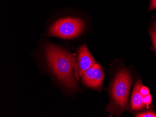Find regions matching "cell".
<instances>
[{"instance_id":"cell-1","label":"cell","mask_w":156,"mask_h":117,"mask_svg":"<svg viewBox=\"0 0 156 117\" xmlns=\"http://www.w3.org/2000/svg\"><path fill=\"white\" fill-rule=\"evenodd\" d=\"M48 69L57 80L69 91L78 89V64L73 55L64 49L48 44L44 49Z\"/></svg>"},{"instance_id":"cell-2","label":"cell","mask_w":156,"mask_h":117,"mask_svg":"<svg viewBox=\"0 0 156 117\" xmlns=\"http://www.w3.org/2000/svg\"><path fill=\"white\" fill-rule=\"evenodd\" d=\"M131 84V76L126 69H121L115 75L110 90V101L106 111L116 116L127 109L129 95Z\"/></svg>"},{"instance_id":"cell-3","label":"cell","mask_w":156,"mask_h":117,"mask_svg":"<svg viewBox=\"0 0 156 117\" xmlns=\"http://www.w3.org/2000/svg\"><path fill=\"white\" fill-rule=\"evenodd\" d=\"M84 26L83 21L78 18H62L52 24L48 30V35L63 39H72L83 32Z\"/></svg>"},{"instance_id":"cell-4","label":"cell","mask_w":156,"mask_h":117,"mask_svg":"<svg viewBox=\"0 0 156 117\" xmlns=\"http://www.w3.org/2000/svg\"><path fill=\"white\" fill-rule=\"evenodd\" d=\"M81 77L85 85L89 88L99 90L102 85L104 73L101 67L96 64L86 71Z\"/></svg>"},{"instance_id":"cell-5","label":"cell","mask_w":156,"mask_h":117,"mask_svg":"<svg viewBox=\"0 0 156 117\" xmlns=\"http://www.w3.org/2000/svg\"><path fill=\"white\" fill-rule=\"evenodd\" d=\"M77 62L79 73L80 77L82 76L86 71L97 64L86 45H82L78 50Z\"/></svg>"},{"instance_id":"cell-6","label":"cell","mask_w":156,"mask_h":117,"mask_svg":"<svg viewBox=\"0 0 156 117\" xmlns=\"http://www.w3.org/2000/svg\"><path fill=\"white\" fill-rule=\"evenodd\" d=\"M142 85V82L141 80L139 79L136 81L132 92L130 103L131 109L132 110H140L145 106V104L144 103L143 96L141 95L139 92V90Z\"/></svg>"},{"instance_id":"cell-7","label":"cell","mask_w":156,"mask_h":117,"mask_svg":"<svg viewBox=\"0 0 156 117\" xmlns=\"http://www.w3.org/2000/svg\"><path fill=\"white\" fill-rule=\"evenodd\" d=\"M137 117H156V113L154 112L147 111L136 115Z\"/></svg>"},{"instance_id":"cell-8","label":"cell","mask_w":156,"mask_h":117,"mask_svg":"<svg viewBox=\"0 0 156 117\" xmlns=\"http://www.w3.org/2000/svg\"><path fill=\"white\" fill-rule=\"evenodd\" d=\"M143 101L144 104L148 108L150 105L151 104V101H152V97L150 94H149L148 95L144 97Z\"/></svg>"},{"instance_id":"cell-9","label":"cell","mask_w":156,"mask_h":117,"mask_svg":"<svg viewBox=\"0 0 156 117\" xmlns=\"http://www.w3.org/2000/svg\"><path fill=\"white\" fill-rule=\"evenodd\" d=\"M139 92H140V94L143 96V97L150 94V90L149 88H147L146 86H143V85L140 87Z\"/></svg>"},{"instance_id":"cell-10","label":"cell","mask_w":156,"mask_h":117,"mask_svg":"<svg viewBox=\"0 0 156 117\" xmlns=\"http://www.w3.org/2000/svg\"><path fill=\"white\" fill-rule=\"evenodd\" d=\"M150 34L151 38L153 43V47L156 51V34L153 29H151L150 31Z\"/></svg>"},{"instance_id":"cell-11","label":"cell","mask_w":156,"mask_h":117,"mask_svg":"<svg viewBox=\"0 0 156 117\" xmlns=\"http://www.w3.org/2000/svg\"><path fill=\"white\" fill-rule=\"evenodd\" d=\"M155 9H156V0H151L148 11H152Z\"/></svg>"},{"instance_id":"cell-12","label":"cell","mask_w":156,"mask_h":117,"mask_svg":"<svg viewBox=\"0 0 156 117\" xmlns=\"http://www.w3.org/2000/svg\"><path fill=\"white\" fill-rule=\"evenodd\" d=\"M152 29L156 34V21H155L152 23Z\"/></svg>"}]
</instances>
